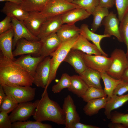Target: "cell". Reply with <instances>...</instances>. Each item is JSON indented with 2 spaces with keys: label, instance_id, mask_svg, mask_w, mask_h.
I'll use <instances>...</instances> for the list:
<instances>
[{
  "label": "cell",
  "instance_id": "cell-1",
  "mask_svg": "<svg viewBox=\"0 0 128 128\" xmlns=\"http://www.w3.org/2000/svg\"><path fill=\"white\" fill-rule=\"evenodd\" d=\"M33 77L14 60L0 55V85L9 86H32Z\"/></svg>",
  "mask_w": 128,
  "mask_h": 128
},
{
  "label": "cell",
  "instance_id": "cell-2",
  "mask_svg": "<svg viewBox=\"0 0 128 128\" xmlns=\"http://www.w3.org/2000/svg\"><path fill=\"white\" fill-rule=\"evenodd\" d=\"M34 102L36 107L33 116L35 120L41 122L49 121L65 125V117L62 108L50 98L47 90L44 91L40 99Z\"/></svg>",
  "mask_w": 128,
  "mask_h": 128
},
{
  "label": "cell",
  "instance_id": "cell-3",
  "mask_svg": "<svg viewBox=\"0 0 128 128\" xmlns=\"http://www.w3.org/2000/svg\"><path fill=\"white\" fill-rule=\"evenodd\" d=\"M79 35L62 42L58 49L50 56L51 57L50 60V73L48 81L44 91L47 90L48 87L55 79L59 66L63 62Z\"/></svg>",
  "mask_w": 128,
  "mask_h": 128
},
{
  "label": "cell",
  "instance_id": "cell-4",
  "mask_svg": "<svg viewBox=\"0 0 128 128\" xmlns=\"http://www.w3.org/2000/svg\"><path fill=\"white\" fill-rule=\"evenodd\" d=\"M110 57L112 61L106 72L112 77L121 80L124 71L128 67V59L126 53L123 50L115 49L111 53Z\"/></svg>",
  "mask_w": 128,
  "mask_h": 128
},
{
  "label": "cell",
  "instance_id": "cell-5",
  "mask_svg": "<svg viewBox=\"0 0 128 128\" xmlns=\"http://www.w3.org/2000/svg\"><path fill=\"white\" fill-rule=\"evenodd\" d=\"M2 86L6 95L12 97L18 103L31 101L35 96L36 88L30 86Z\"/></svg>",
  "mask_w": 128,
  "mask_h": 128
},
{
  "label": "cell",
  "instance_id": "cell-6",
  "mask_svg": "<svg viewBox=\"0 0 128 128\" xmlns=\"http://www.w3.org/2000/svg\"><path fill=\"white\" fill-rule=\"evenodd\" d=\"M78 7H79L78 5L66 0H50L40 12L48 18L61 15L70 10Z\"/></svg>",
  "mask_w": 128,
  "mask_h": 128
},
{
  "label": "cell",
  "instance_id": "cell-7",
  "mask_svg": "<svg viewBox=\"0 0 128 128\" xmlns=\"http://www.w3.org/2000/svg\"><path fill=\"white\" fill-rule=\"evenodd\" d=\"M82 56L87 67L101 73L106 72L112 61L111 57L102 55H89L83 53Z\"/></svg>",
  "mask_w": 128,
  "mask_h": 128
},
{
  "label": "cell",
  "instance_id": "cell-8",
  "mask_svg": "<svg viewBox=\"0 0 128 128\" xmlns=\"http://www.w3.org/2000/svg\"><path fill=\"white\" fill-rule=\"evenodd\" d=\"M41 41L40 40L37 41L27 40L22 38L17 42L16 48L13 52L14 57L27 54L33 55L37 56L41 47Z\"/></svg>",
  "mask_w": 128,
  "mask_h": 128
},
{
  "label": "cell",
  "instance_id": "cell-9",
  "mask_svg": "<svg viewBox=\"0 0 128 128\" xmlns=\"http://www.w3.org/2000/svg\"><path fill=\"white\" fill-rule=\"evenodd\" d=\"M35 102L19 103L9 116L12 122L25 121L33 116L36 108Z\"/></svg>",
  "mask_w": 128,
  "mask_h": 128
},
{
  "label": "cell",
  "instance_id": "cell-10",
  "mask_svg": "<svg viewBox=\"0 0 128 128\" xmlns=\"http://www.w3.org/2000/svg\"><path fill=\"white\" fill-rule=\"evenodd\" d=\"M51 57H45L39 63L33 77V83L45 89L47 84L50 71Z\"/></svg>",
  "mask_w": 128,
  "mask_h": 128
},
{
  "label": "cell",
  "instance_id": "cell-11",
  "mask_svg": "<svg viewBox=\"0 0 128 128\" xmlns=\"http://www.w3.org/2000/svg\"><path fill=\"white\" fill-rule=\"evenodd\" d=\"M11 19L14 32L13 49L14 48L17 42L21 39L24 38L28 40L33 41H37L40 40L30 32L23 22L14 17H11Z\"/></svg>",
  "mask_w": 128,
  "mask_h": 128
},
{
  "label": "cell",
  "instance_id": "cell-12",
  "mask_svg": "<svg viewBox=\"0 0 128 128\" xmlns=\"http://www.w3.org/2000/svg\"><path fill=\"white\" fill-rule=\"evenodd\" d=\"M62 109L65 117V128H71L73 124L80 122V118L71 96L68 95L64 99Z\"/></svg>",
  "mask_w": 128,
  "mask_h": 128
},
{
  "label": "cell",
  "instance_id": "cell-13",
  "mask_svg": "<svg viewBox=\"0 0 128 128\" xmlns=\"http://www.w3.org/2000/svg\"><path fill=\"white\" fill-rule=\"evenodd\" d=\"M42 45L37 56L44 58L49 56L59 47L62 42L56 32L53 33L41 39Z\"/></svg>",
  "mask_w": 128,
  "mask_h": 128
},
{
  "label": "cell",
  "instance_id": "cell-14",
  "mask_svg": "<svg viewBox=\"0 0 128 128\" xmlns=\"http://www.w3.org/2000/svg\"><path fill=\"white\" fill-rule=\"evenodd\" d=\"M119 22L116 14L111 12L103 19L102 25L104 27V34L114 36L119 41L123 42L119 30Z\"/></svg>",
  "mask_w": 128,
  "mask_h": 128
},
{
  "label": "cell",
  "instance_id": "cell-15",
  "mask_svg": "<svg viewBox=\"0 0 128 128\" xmlns=\"http://www.w3.org/2000/svg\"><path fill=\"white\" fill-rule=\"evenodd\" d=\"M47 18L39 12H28L27 18L23 22L30 32L37 37L42 25Z\"/></svg>",
  "mask_w": 128,
  "mask_h": 128
},
{
  "label": "cell",
  "instance_id": "cell-16",
  "mask_svg": "<svg viewBox=\"0 0 128 128\" xmlns=\"http://www.w3.org/2000/svg\"><path fill=\"white\" fill-rule=\"evenodd\" d=\"M31 55H22L14 61L33 77L38 65L45 58L41 56H32Z\"/></svg>",
  "mask_w": 128,
  "mask_h": 128
},
{
  "label": "cell",
  "instance_id": "cell-17",
  "mask_svg": "<svg viewBox=\"0 0 128 128\" xmlns=\"http://www.w3.org/2000/svg\"><path fill=\"white\" fill-rule=\"evenodd\" d=\"M63 24L61 15L47 18L42 25L37 36L40 39L55 32H56Z\"/></svg>",
  "mask_w": 128,
  "mask_h": 128
},
{
  "label": "cell",
  "instance_id": "cell-18",
  "mask_svg": "<svg viewBox=\"0 0 128 128\" xmlns=\"http://www.w3.org/2000/svg\"><path fill=\"white\" fill-rule=\"evenodd\" d=\"M83 53L79 50L71 49L63 61L70 65L79 75L87 67L82 57Z\"/></svg>",
  "mask_w": 128,
  "mask_h": 128
},
{
  "label": "cell",
  "instance_id": "cell-19",
  "mask_svg": "<svg viewBox=\"0 0 128 128\" xmlns=\"http://www.w3.org/2000/svg\"><path fill=\"white\" fill-rule=\"evenodd\" d=\"M14 36L13 28L0 34V49L3 55L14 60L12 51Z\"/></svg>",
  "mask_w": 128,
  "mask_h": 128
},
{
  "label": "cell",
  "instance_id": "cell-20",
  "mask_svg": "<svg viewBox=\"0 0 128 128\" xmlns=\"http://www.w3.org/2000/svg\"><path fill=\"white\" fill-rule=\"evenodd\" d=\"M1 12L6 16L23 21L27 17L28 12L24 10L20 5L6 1Z\"/></svg>",
  "mask_w": 128,
  "mask_h": 128
},
{
  "label": "cell",
  "instance_id": "cell-21",
  "mask_svg": "<svg viewBox=\"0 0 128 128\" xmlns=\"http://www.w3.org/2000/svg\"><path fill=\"white\" fill-rule=\"evenodd\" d=\"M71 49L80 51L89 55H102L97 47L94 44L80 34L73 45Z\"/></svg>",
  "mask_w": 128,
  "mask_h": 128
},
{
  "label": "cell",
  "instance_id": "cell-22",
  "mask_svg": "<svg viewBox=\"0 0 128 128\" xmlns=\"http://www.w3.org/2000/svg\"><path fill=\"white\" fill-rule=\"evenodd\" d=\"M91 15L83 9L78 7L67 11L61 15V17L63 24H73L88 18Z\"/></svg>",
  "mask_w": 128,
  "mask_h": 128
},
{
  "label": "cell",
  "instance_id": "cell-23",
  "mask_svg": "<svg viewBox=\"0 0 128 128\" xmlns=\"http://www.w3.org/2000/svg\"><path fill=\"white\" fill-rule=\"evenodd\" d=\"M80 28V34L83 36L88 41H91L98 48L102 55L107 56L108 55L101 48L100 43L101 40L103 38L110 37L111 36L109 35H100L95 33L90 30L88 26L85 24H82Z\"/></svg>",
  "mask_w": 128,
  "mask_h": 128
},
{
  "label": "cell",
  "instance_id": "cell-24",
  "mask_svg": "<svg viewBox=\"0 0 128 128\" xmlns=\"http://www.w3.org/2000/svg\"><path fill=\"white\" fill-rule=\"evenodd\" d=\"M79 75L89 87L102 89L101 83V77L99 72L87 67L85 70Z\"/></svg>",
  "mask_w": 128,
  "mask_h": 128
},
{
  "label": "cell",
  "instance_id": "cell-25",
  "mask_svg": "<svg viewBox=\"0 0 128 128\" xmlns=\"http://www.w3.org/2000/svg\"><path fill=\"white\" fill-rule=\"evenodd\" d=\"M128 101V94L120 96L113 95L107 100L104 108V113L107 118L110 119L112 111L121 106Z\"/></svg>",
  "mask_w": 128,
  "mask_h": 128
},
{
  "label": "cell",
  "instance_id": "cell-26",
  "mask_svg": "<svg viewBox=\"0 0 128 128\" xmlns=\"http://www.w3.org/2000/svg\"><path fill=\"white\" fill-rule=\"evenodd\" d=\"M80 33V28L76 26L75 24H67L62 25L56 32L62 42L79 35Z\"/></svg>",
  "mask_w": 128,
  "mask_h": 128
},
{
  "label": "cell",
  "instance_id": "cell-27",
  "mask_svg": "<svg viewBox=\"0 0 128 128\" xmlns=\"http://www.w3.org/2000/svg\"><path fill=\"white\" fill-rule=\"evenodd\" d=\"M107 101V97L90 101L87 102L83 108L84 113L89 116L97 114L100 110L105 108Z\"/></svg>",
  "mask_w": 128,
  "mask_h": 128
},
{
  "label": "cell",
  "instance_id": "cell-28",
  "mask_svg": "<svg viewBox=\"0 0 128 128\" xmlns=\"http://www.w3.org/2000/svg\"><path fill=\"white\" fill-rule=\"evenodd\" d=\"M89 87V86L82 77L79 75L71 76V84L69 91L81 97Z\"/></svg>",
  "mask_w": 128,
  "mask_h": 128
},
{
  "label": "cell",
  "instance_id": "cell-29",
  "mask_svg": "<svg viewBox=\"0 0 128 128\" xmlns=\"http://www.w3.org/2000/svg\"><path fill=\"white\" fill-rule=\"evenodd\" d=\"M100 73L104 85L103 90L108 100L113 95L114 91L117 86L123 82L121 80L112 77L106 72Z\"/></svg>",
  "mask_w": 128,
  "mask_h": 128
},
{
  "label": "cell",
  "instance_id": "cell-30",
  "mask_svg": "<svg viewBox=\"0 0 128 128\" xmlns=\"http://www.w3.org/2000/svg\"><path fill=\"white\" fill-rule=\"evenodd\" d=\"M108 9L99 5L96 8L92 14L93 18L91 29L92 31L95 32L101 25L103 19L109 14Z\"/></svg>",
  "mask_w": 128,
  "mask_h": 128
},
{
  "label": "cell",
  "instance_id": "cell-31",
  "mask_svg": "<svg viewBox=\"0 0 128 128\" xmlns=\"http://www.w3.org/2000/svg\"><path fill=\"white\" fill-rule=\"evenodd\" d=\"M50 0H22L20 5L28 12H41Z\"/></svg>",
  "mask_w": 128,
  "mask_h": 128
},
{
  "label": "cell",
  "instance_id": "cell-32",
  "mask_svg": "<svg viewBox=\"0 0 128 128\" xmlns=\"http://www.w3.org/2000/svg\"><path fill=\"white\" fill-rule=\"evenodd\" d=\"M52 126L48 124L35 120L17 121L13 123L12 128H52Z\"/></svg>",
  "mask_w": 128,
  "mask_h": 128
},
{
  "label": "cell",
  "instance_id": "cell-33",
  "mask_svg": "<svg viewBox=\"0 0 128 128\" xmlns=\"http://www.w3.org/2000/svg\"><path fill=\"white\" fill-rule=\"evenodd\" d=\"M105 97L107 96L102 89L90 87L81 97L84 101L87 102L93 99Z\"/></svg>",
  "mask_w": 128,
  "mask_h": 128
},
{
  "label": "cell",
  "instance_id": "cell-34",
  "mask_svg": "<svg viewBox=\"0 0 128 128\" xmlns=\"http://www.w3.org/2000/svg\"><path fill=\"white\" fill-rule=\"evenodd\" d=\"M71 84V76L67 73H63L58 82L52 87V91L54 93H58L65 88H69Z\"/></svg>",
  "mask_w": 128,
  "mask_h": 128
},
{
  "label": "cell",
  "instance_id": "cell-35",
  "mask_svg": "<svg viewBox=\"0 0 128 128\" xmlns=\"http://www.w3.org/2000/svg\"><path fill=\"white\" fill-rule=\"evenodd\" d=\"M99 0H74L73 3L92 14L96 8L99 5Z\"/></svg>",
  "mask_w": 128,
  "mask_h": 128
},
{
  "label": "cell",
  "instance_id": "cell-36",
  "mask_svg": "<svg viewBox=\"0 0 128 128\" xmlns=\"http://www.w3.org/2000/svg\"><path fill=\"white\" fill-rule=\"evenodd\" d=\"M119 27L123 42L125 44L126 46V53L128 59V11L120 22Z\"/></svg>",
  "mask_w": 128,
  "mask_h": 128
},
{
  "label": "cell",
  "instance_id": "cell-37",
  "mask_svg": "<svg viewBox=\"0 0 128 128\" xmlns=\"http://www.w3.org/2000/svg\"><path fill=\"white\" fill-rule=\"evenodd\" d=\"M18 103L11 96L6 95L0 105V112L8 114L12 111Z\"/></svg>",
  "mask_w": 128,
  "mask_h": 128
},
{
  "label": "cell",
  "instance_id": "cell-38",
  "mask_svg": "<svg viewBox=\"0 0 128 128\" xmlns=\"http://www.w3.org/2000/svg\"><path fill=\"white\" fill-rule=\"evenodd\" d=\"M115 5L120 22L128 11V0H115Z\"/></svg>",
  "mask_w": 128,
  "mask_h": 128
},
{
  "label": "cell",
  "instance_id": "cell-39",
  "mask_svg": "<svg viewBox=\"0 0 128 128\" xmlns=\"http://www.w3.org/2000/svg\"><path fill=\"white\" fill-rule=\"evenodd\" d=\"M110 119L111 122L121 123L125 128H128V113L124 114L116 112L111 114Z\"/></svg>",
  "mask_w": 128,
  "mask_h": 128
},
{
  "label": "cell",
  "instance_id": "cell-40",
  "mask_svg": "<svg viewBox=\"0 0 128 128\" xmlns=\"http://www.w3.org/2000/svg\"><path fill=\"white\" fill-rule=\"evenodd\" d=\"M12 123L8 114L0 113V128H12Z\"/></svg>",
  "mask_w": 128,
  "mask_h": 128
},
{
  "label": "cell",
  "instance_id": "cell-41",
  "mask_svg": "<svg viewBox=\"0 0 128 128\" xmlns=\"http://www.w3.org/2000/svg\"><path fill=\"white\" fill-rule=\"evenodd\" d=\"M12 28L11 17L6 16L0 22V34Z\"/></svg>",
  "mask_w": 128,
  "mask_h": 128
},
{
  "label": "cell",
  "instance_id": "cell-42",
  "mask_svg": "<svg viewBox=\"0 0 128 128\" xmlns=\"http://www.w3.org/2000/svg\"><path fill=\"white\" fill-rule=\"evenodd\" d=\"M128 91V82L119 84L114 91L113 95L120 96Z\"/></svg>",
  "mask_w": 128,
  "mask_h": 128
},
{
  "label": "cell",
  "instance_id": "cell-43",
  "mask_svg": "<svg viewBox=\"0 0 128 128\" xmlns=\"http://www.w3.org/2000/svg\"><path fill=\"white\" fill-rule=\"evenodd\" d=\"M115 4V0H99V5L108 9L113 7Z\"/></svg>",
  "mask_w": 128,
  "mask_h": 128
},
{
  "label": "cell",
  "instance_id": "cell-44",
  "mask_svg": "<svg viewBox=\"0 0 128 128\" xmlns=\"http://www.w3.org/2000/svg\"><path fill=\"white\" fill-rule=\"evenodd\" d=\"M98 127L91 125L86 124L80 123L76 122L73 124L71 128H99Z\"/></svg>",
  "mask_w": 128,
  "mask_h": 128
},
{
  "label": "cell",
  "instance_id": "cell-45",
  "mask_svg": "<svg viewBox=\"0 0 128 128\" xmlns=\"http://www.w3.org/2000/svg\"><path fill=\"white\" fill-rule=\"evenodd\" d=\"M110 128H125L122 124L118 123L111 122L108 125Z\"/></svg>",
  "mask_w": 128,
  "mask_h": 128
},
{
  "label": "cell",
  "instance_id": "cell-46",
  "mask_svg": "<svg viewBox=\"0 0 128 128\" xmlns=\"http://www.w3.org/2000/svg\"><path fill=\"white\" fill-rule=\"evenodd\" d=\"M6 96V95L4 92L2 86L0 85V105Z\"/></svg>",
  "mask_w": 128,
  "mask_h": 128
},
{
  "label": "cell",
  "instance_id": "cell-47",
  "mask_svg": "<svg viewBox=\"0 0 128 128\" xmlns=\"http://www.w3.org/2000/svg\"><path fill=\"white\" fill-rule=\"evenodd\" d=\"M121 80L123 82H128V67L124 71Z\"/></svg>",
  "mask_w": 128,
  "mask_h": 128
},
{
  "label": "cell",
  "instance_id": "cell-48",
  "mask_svg": "<svg viewBox=\"0 0 128 128\" xmlns=\"http://www.w3.org/2000/svg\"><path fill=\"white\" fill-rule=\"evenodd\" d=\"M22 1V0H0V2L8 1L19 5L21 4Z\"/></svg>",
  "mask_w": 128,
  "mask_h": 128
},
{
  "label": "cell",
  "instance_id": "cell-49",
  "mask_svg": "<svg viewBox=\"0 0 128 128\" xmlns=\"http://www.w3.org/2000/svg\"><path fill=\"white\" fill-rule=\"evenodd\" d=\"M67 1L70 2H72L74 0H66Z\"/></svg>",
  "mask_w": 128,
  "mask_h": 128
}]
</instances>
